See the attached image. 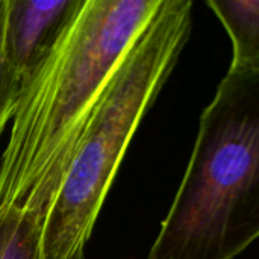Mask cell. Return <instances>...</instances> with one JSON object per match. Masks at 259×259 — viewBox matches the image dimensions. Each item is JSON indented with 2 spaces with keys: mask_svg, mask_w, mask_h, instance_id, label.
Wrapping results in <instances>:
<instances>
[{
  "mask_svg": "<svg viewBox=\"0 0 259 259\" xmlns=\"http://www.w3.org/2000/svg\"><path fill=\"white\" fill-rule=\"evenodd\" d=\"M41 211L0 206V259H41Z\"/></svg>",
  "mask_w": 259,
  "mask_h": 259,
  "instance_id": "cell-6",
  "label": "cell"
},
{
  "mask_svg": "<svg viewBox=\"0 0 259 259\" xmlns=\"http://www.w3.org/2000/svg\"><path fill=\"white\" fill-rule=\"evenodd\" d=\"M232 42L229 70H259V0H208Z\"/></svg>",
  "mask_w": 259,
  "mask_h": 259,
  "instance_id": "cell-5",
  "label": "cell"
},
{
  "mask_svg": "<svg viewBox=\"0 0 259 259\" xmlns=\"http://www.w3.org/2000/svg\"><path fill=\"white\" fill-rule=\"evenodd\" d=\"M164 0H82L21 87L0 158V206L44 211L120 61Z\"/></svg>",
  "mask_w": 259,
  "mask_h": 259,
  "instance_id": "cell-1",
  "label": "cell"
},
{
  "mask_svg": "<svg viewBox=\"0 0 259 259\" xmlns=\"http://www.w3.org/2000/svg\"><path fill=\"white\" fill-rule=\"evenodd\" d=\"M3 21L5 0H0V135L6 123L14 117L15 105L21 91V83L15 77L3 53Z\"/></svg>",
  "mask_w": 259,
  "mask_h": 259,
  "instance_id": "cell-7",
  "label": "cell"
},
{
  "mask_svg": "<svg viewBox=\"0 0 259 259\" xmlns=\"http://www.w3.org/2000/svg\"><path fill=\"white\" fill-rule=\"evenodd\" d=\"M191 26L193 2L164 0L120 61L42 211L41 259H83L131 141L176 67Z\"/></svg>",
  "mask_w": 259,
  "mask_h": 259,
  "instance_id": "cell-3",
  "label": "cell"
},
{
  "mask_svg": "<svg viewBox=\"0 0 259 259\" xmlns=\"http://www.w3.org/2000/svg\"><path fill=\"white\" fill-rule=\"evenodd\" d=\"M82 0H5L3 53L23 83L42 64Z\"/></svg>",
  "mask_w": 259,
  "mask_h": 259,
  "instance_id": "cell-4",
  "label": "cell"
},
{
  "mask_svg": "<svg viewBox=\"0 0 259 259\" xmlns=\"http://www.w3.org/2000/svg\"><path fill=\"white\" fill-rule=\"evenodd\" d=\"M258 238L259 70H229L146 259H235Z\"/></svg>",
  "mask_w": 259,
  "mask_h": 259,
  "instance_id": "cell-2",
  "label": "cell"
}]
</instances>
